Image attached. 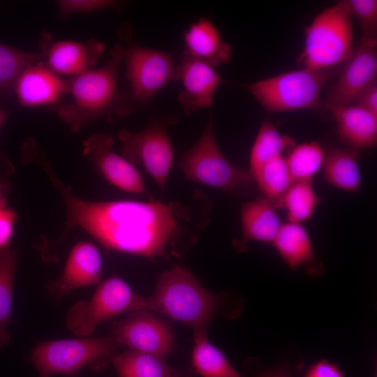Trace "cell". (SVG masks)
I'll list each match as a JSON object with an SVG mask.
<instances>
[{
    "instance_id": "cell-33",
    "label": "cell",
    "mask_w": 377,
    "mask_h": 377,
    "mask_svg": "<svg viewBox=\"0 0 377 377\" xmlns=\"http://www.w3.org/2000/svg\"><path fill=\"white\" fill-rule=\"evenodd\" d=\"M16 221L17 214L13 209L0 208V251L10 248Z\"/></svg>"
},
{
    "instance_id": "cell-10",
    "label": "cell",
    "mask_w": 377,
    "mask_h": 377,
    "mask_svg": "<svg viewBox=\"0 0 377 377\" xmlns=\"http://www.w3.org/2000/svg\"><path fill=\"white\" fill-rule=\"evenodd\" d=\"M126 77L131 86L127 96L133 105L149 103L168 82L177 81V65L171 52L131 43L125 47Z\"/></svg>"
},
{
    "instance_id": "cell-9",
    "label": "cell",
    "mask_w": 377,
    "mask_h": 377,
    "mask_svg": "<svg viewBox=\"0 0 377 377\" xmlns=\"http://www.w3.org/2000/svg\"><path fill=\"white\" fill-rule=\"evenodd\" d=\"M122 156L141 165L163 191L174 161V147L165 121L154 119L142 131L121 130L118 133Z\"/></svg>"
},
{
    "instance_id": "cell-2",
    "label": "cell",
    "mask_w": 377,
    "mask_h": 377,
    "mask_svg": "<svg viewBox=\"0 0 377 377\" xmlns=\"http://www.w3.org/2000/svg\"><path fill=\"white\" fill-rule=\"evenodd\" d=\"M125 47L116 43L107 63L66 80L71 102L57 108L59 118L76 133L87 124L115 113L124 115L131 110L126 96L119 91L118 75Z\"/></svg>"
},
{
    "instance_id": "cell-15",
    "label": "cell",
    "mask_w": 377,
    "mask_h": 377,
    "mask_svg": "<svg viewBox=\"0 0 377 377\" xmlns=\"http://www.w3.org/2000/svg\"><path fill=\"white\" fill-rule=\"evenodd\" d=\"M176 77L182 84L177 98L187 116L212 105L223 82L214 66L184 55L177 65Z\"/></svg>"
},
{
    "instance_id": "cell-23",
    "label": "cell",
    "mask_w": 377,
    "mask_h": 377,
    "mask_svg": "<svg viewBox=\"0 0 377 377\" xmlns=\"http://www.w3.org/2000/svg\"><path fill=\"white\" fill-rule=\"evenodd\" d=\"M110 362L118 377H179L164 360L131 349L116 353Z\"/></svg>"
},
{
    "instance_id": "cell-5",
    "label": "cell",
    "mask_w": 377,
    "mask_h": 377,
    "mask_svg": "<svg viewBox=\"0 0 377 377\" xmlns=\"http://www.w3.org/2000/svg\"><path fill=\"white\" fill-rule=\"evenodd\" d=\"M120 346L112 337H79L39 342L30 360L39 377L75 376L85 367L102 369Z\"/></svg>"
},
{
    "instance_id": "cell-12",
    "label": "cell",
    "mask_w": 377,
    "mask_h": 377,
    "mask_svg": "<svg viewBox=\"0 0 377 377\" xmlns=\"http://www.w3.org/2000/svg\"><path fill=\"white\" fill-rule=\"evenodd\" d=\"M341 73L325 96V109L355 104L360 94L377 82V43L361 38L343 63Z\"/></svg>"
},
{
    "instance_id": "cell-27",
    "label": "cell",
    "mask_w": 377,
    "mask_h": 377,
    "mask_svg": "<svg viewBox=\"0 0 377 377\" xmlns=\"http://www.w3.org/2000/svg\"><path fill=\"white\" fill-rule=\"evenodd\" d=\"M320 198L312 186V180L294 182L275 209L286 211L289 222L302 223L312 218Z\"/></svg>"
},
{
    "instance_id": "cell-31",
    "label": "cell",
    "mask_w": 377,
    "mask_h": 377,
    "mask_svg": "<svg viewBox=\"0 0 377 377\" xmlns=\"http://www.w3.org/2000/svg\"><path fill=\"white\" fill-rule=\"evenodd\" d=\"M338 3L355 17L362 29V38L376 41L377 38V1L342 0Z\"/></svg>"
},
{
    "instance_id": "cell-35",
    "label": "cell",
    "mask_w": 377,
    "mask_h": 377,
    "mask_svg": "<svg viewBox=\"0 0 377 377\" xmlns=\"http://www.w3.org/2000/svg\"><path fill=\"white\" fill-rule=\"evenodd\" d=\"M355 104L377 116V82L364 89Z\"/></svg>"
},
{
    "instance_id": "cell-36",
    "label": "cell",
    "mask_w": 377,
    "mask_h": 377,
    "mask_svg": "<svg viewBox=\"0 0 377 377\" xmlns=\"http://www.w3.org/2000/svg\"><path fill=\"white\" fill-rule=\"evenodd\" d=\"M9 112L0 107V128L9 116ZM14 168L13 165L10 163L6 156L0 152V174L10 175L12 174Z\"/></svg>"
},
{
    "instance_id": "cell-38",
    "label": "cell",
    "mask_w": 377,
    "mask_h": 377,
    "mask_svg": "<svg viewBox=\"0 0 377 377\" xmlns=\"http://www.w3.org/2000/svg\"><path fill=\"white\" fill-rule=\"evenodd\" d=\"M260 377H290V376L283 370L275 369L269 371Z\"/></svg>"
},
{
    "instance_id": "cell-17",
    "label": "cell",
    "mask_w": 377,
    "mask_h": 377,
    "mask_svg": "<svg viewBox=\"0 0 377 377\" xmlns=\"http://www.w3.org/2000/svg\"><path fill=\"white\" fill-rule=\"evenodd\" d=\"M13 91L24 107L52 105L66 94V83L40 61L20 73Z\"/></svg>"
},
{
    "instance_id": "cell-7",
    "label": "cell",
    "mask_w": 377,
    "mask_h": 377,
    "mask_svg": "<svg viewBox=\"0 0 377 377\" xmlns=\"http://www.w3.org/2000/svg\"><path fill=\"white\" fill-rule=\"evenodd\" d=\"M354 47L352 17L337 2L318 14L306 28L298 60L302 68L328 69L343 64Z\"/></svg>"
},
{
    "instance_id": "cell-32",
    "label": "cell",
    "mask_w": 377,
    "mask_h": 377,
    "mask_svg": "<svg viewBox=\"0 0 377 377\" xmlns=\"http://www.w3.org/2000/svg\"><path fill=\"white\" fill-rule=\"evenodd\" d=\"M121 3L112 0H61L57 8L63 14L91 13L108 8L118 7Z\"/></svg>"
},
{
    "instance_id": "cell-13",
    "label": "cell",
    "mask_w": 377,
    "mask_h": 377,
    "mask_svg": "<svg viewBox=\"0 0 377 377\" xmlns=\"http://www.w3.org/2000/svg\"><path fill=\"white\" fill-rule=\"evenodd\" d=\"M114 140L110 133H96L83 143L82 154L111 184L133 193H145L140 172L134 165L114 152Z\"/></svg>"
},
{
    "instance_id": "cell-1",
    "label": "cell",
    "mask_w": 377,
    "mask_h": 377,
    "mask_svg": "<svg viewBox=\"0 0 377 377\" xmlns=\"http://www.w3.org/2000/svg\"><path fill=\"white\" fill-rule=\"evenodd\" d=\"M43 169L64 202L66 219L55 244L79 227L105 248L148 258H168L167 248L181 232L178 207L160 201H89L75 196L63 185L50 165Z\"/></svg>"
},
{
    "instance_id": "cell-11",
    "label": "cell",
    "mask_w": 377,
    "mask_h": 377,
    "mask_svg": "<svg viewBox=\"0 0 377 377\" xmlns=\"http://www.w3.org/2000/svg\"><path fill=\"white\" fill-rule=\"evenodd\" d=\"M111 337L119 346L165 360L175 341L171 325L146 309L127 313L111 326Z\"/></svg>"
},
{
    "instance_id": "cell-14",
    "label": "cell",
    "mask_w": 377,
    "mask_h": 377,
    "mask_svg": "<svg viewBox=\"0 0 377 377\" xmlns=\"http://www.w3.org/2000/svg\"><path fill=\"white\" fill-rule=\"evenodd\" d=\"M39 44L43 64L57 75L71 77L91 70L105 48L94 38L86 43L57 40L47 32L41 34Z\"/></svg>"
},
{
    "instance_id": "cell-22",
    "label": "cell",
    "mask_w": 377,
    "mask_h": 377,
    "mask_svg": "<svg viewBox=\"0 0 377 377\" xmlns=\"http://www.w3.org/2000/svg\"><path fill=\"white\" fill-rule=\"evenodd\" d=\"M325 179L332 186L350 192H359L361 175L357 150L330 147L325 151L323 164Z\"/></svg>"
},
{
    "instance_id": "cell-20",
    "label": "cell",
    "mask_w": 377,
    "mask_h": 377,
    "mask_svg": "<svg viewBox=\"0 0 377 377\" xmlns=\"http://www.w3.org/2000/svg\"><path fill=\"white\" fill-rule=\"evenodd\" d=\"M242 239L272 244L283 223L264 196L243 204L240 213Z\"/></svg>"
},
{
    "instance_id": "cell-30",
    "label": "cell",
    "mask_w": 377,
    "mask_h": 377,
    "mask_svg": "<svg viewBox=\"0 0 377 377\" xmlns=\"http://www.w3.org/2000/svg\"><path fill=\"white\" fill-rule=\"evenodd\" d=\"M41 60L40 52L23 51L0 42V95L12 92L20 73Z\"/></svg>"
},
{
    "instance_id": "cell-37",
    "label": "cell",
    "mask_w": 377,
    "mask_h": 377,
    "mask_svg": "<svg viewBox=\"0 0 377 377\" xmlns=\"http://www.w3.org/2000/svg\"><path fill=\"white\" fill-rule=\"evenodd\" d=\"M0 174V208L6 207V198L10 189L8 183L3 180Z\"/></svg>"
},
{
    "instance_id": "cell-29",
    "label": "cell",
    "mask_w": 377,
    "mask_h": 377,
    "mask_svg": "<svg viewBox=\"0 0 377 377\" xmlns=\"http://www.w3.org/2000/svg\"><path fill=\"white\" fill-rule=\"evenodd\" d=\"M285 156L286 161L293 182L312 180L320 170L325 151L316 141L295 145Z\"/></svg>"
},
{
    "instance_id": "cell-25",
    "label": "cell",
    "mask_w": 377,
    "mask_h": 377,
    "mask_svg": "<svg viewBox=\"0 0 377 377\" xmlns=\"http://www.w3.org/2000/svg\"><path fill=\"white\" fill-rule=\"evenodd\" d=\"M295 145L292 138L282 135L268 118L258 130L250 153V170L252 177L267 162L275 156L284 154Z\"/></svg>"
},
{
    "instance_id": "cell-3",
    "label": "cell",
    "mask_w": 377,
    "mask_h": 377,
    "mask_svg": "<svg viewBox=\"0 0 377 377\" xmlns=\"http://www.w3.org/2000/svg\"><path fill=\"white\" fill-rule=\"evenodd\" d=\"M219 304L218 297L205 289L187 269L179 266L163 272L154 293L147 298V310L191 327L206 330Z\"/></svg>"
},
{
    "instance_id": "cell-6",
    "label": "cell",
    "mask_w": 377,
    "mask_h": 377,
    "mask_svg": "<svg viewBox=\"0 0 377 377\" xmlns=\"http://www.w3.org/2000/svg\"><path fill=\"white\" fill-rule=\"evenodd\" d=\"M332 75L331 68H302L250 83L245 87L269 112L319 111L323 105L322 89Z\"/></svg>"
},
{
    "instance_id": "cell-4",
    "label": "cell",
    "mask_w": 377,
    "mask_h": 377,
    "mask_svg": "<svg viewBox=\"0 0 377 377\" xmlns=\"http://www.w3.org/2000/svg\"><path fill=\"white\" fill-rule=\"evenodd\" d=\"M178 165L187 179L220 189L236 198H247L255 191L256 185L249 170L234 165L221 151L212 114L200 138L184 152Z\"/></svg>"
},
{
    "instance_id": "cell-8",
    "label": "cell",
    "mask_w": 377,
    "mask_h": 377,
    "mask_svg": "<svg viewBox=\"0 0 377 377\" xmlns=\"http://www.w3.org/2000/svg\"><path fill=\"white\" fill-rule=\"evenodd\" d=\"M146 309L147 298L137 294L121 278L113 276L98 286L89 300L75 303L65 318L68 330L89 337L104 322L124 313Z\"/></svg>"
},
{
    "instance_id": "cell-28",
    "label": "cell",
    "mask_w": 377,
    "mask_h": 377,
    "mask_svg": "<svg viewBox=\"0 0 377 377\" xmlns=\"http://www.w3.org/2000/svg\"><path fill=\"white\" fill-rule=\"evenodd\" d=\"M17 251L10 248L0 251V348L10 341L7 330L12 320L13 289Z\"/></svg>"
},
{
    "instance_id": "cell-26",
    "label": "cell",
    "mask_w": 377,
    "mask_h": 377,
    "mask_svg": "<svg viewBox=\"0 0 377 377\" xmlns=\"http://www.w3.org/2000/svg\"><path fill=\"white\" fill-rule=\"evenodd\" d=\"M253 178L263 196L276 206L294 182L286 161L285 154H280L267 162Z\"/></svg>"
},
{
    "instance_id": "cell-19",
    "label": "cell",
    "mask_w": 377,
    "mask_h": 377,
    "mask_svg": "<svg viewBox=\"0 0 377 377\" xmlns=\"http://www.w3.org/2000/svg\"><path fill=\"white\" fill-rule=\"evenodd\" d=\"M327 110L336 122L339 139L349 148L357 150L376 144V115L357 104Z\"/></svg>"
},
{
    "instance_id": "cell-34",
    "label": "cell",
    "mask_w": 377,
    "mask_h": 377,
    "mask_svg": "<svg viewBox=\"0 0 377 377\" xmlns=\"http://www.w3.org/2000/svg\"><path fill=\"white\" fill-rule=\"evenodd\" d=\"M306 377H343V374L334 364L322 360L309 369Z\"/></svg>"
},
{
    "instance_id": "cell-18",
    "label": "cell",
    "mask_w": 377,
    "mask_h": 377,
    "mask_svg": "<svg viewBox=\"0 0 377 377\" xmlns=\"http://www.w3.org/2000/svg\"><path fill=\"white\" fill-rule=\"evenodd\" d=\"M184 54L214 67L227 63L232 47L226 42L212 22L200 17L184 34Z\"/></svg>"
},
{
    "instance_id": "cell-16",
    "label": "cell",
    "mask_w": 377,
    "mask_h": 377,
    "mask_svg": "<svg viewBox=\"0 0 377 377\" xmlns=\"http://www.w3.org/2000/svg\"><path fill=\"white\" fill-rule=\"evenodd\" d=\"M102 259L90 242H80L71 249L64 270L48 286L52 294L61 296L75 289L100 283Z\"/></svg>"
},
{
    "instance_id": "cell-24",
    "label": "cell",
    "mask_w": 377,
    "mask_h": 377,
    "mask_svg": "<svg viewBox=\"0 0 377 377\" xmlns=\"http://www.w3.org/2000/svg\"><path fill=\"white\" fill-rule=\"evenodd\" d=\"M192 362L202 377H242L224 354L211 343L206 330L193 331Z\"/></svg>"
},
{
    "instance_id": "cell-21",
    "label": "cell",
    "mask_w": 377,
    "mask_h": 377,
    "mask_svg": "<svg viewBox=\"0 0 377 377\" xmlns=\"http://www.w3.org/2000/svg\"><path fill=\"white\" fill-rule=\"evenodd\" d=\"M272 244L292 269L311 267L317 262L309 235L302 223H283Z\"/></svg>"
}]
</instances>
